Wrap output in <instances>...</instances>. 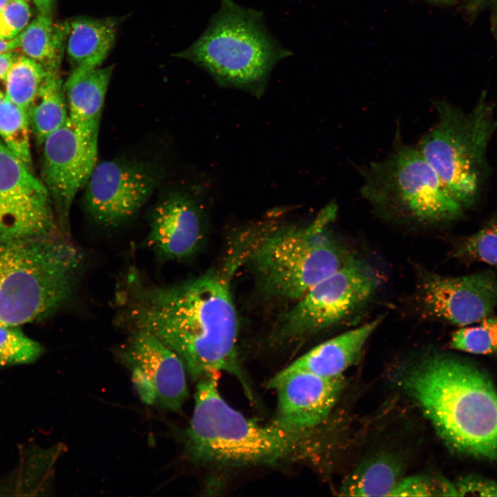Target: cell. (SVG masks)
Segmentation results:
<instances>
[{
    "instance_id": "cell-1",
    "label": "cell",
    "mask_w": 497,
    "mask_h": 497,
    "mask_svg": "<svg viewBox=\"0 0 497 497\" xmlns=\"http://www.w3.org/2000/svg\"><path fill=\"white\" fill-rule=\"evenodd\" d=\"M242 263V255L233 246L222 268L177 284H147L132 273L120 298V317L131 331H148L173 350L191 380L224 371L234 376L253 400L238 357L239 324L231 288Z\"/></svg>"
},
{
    "instance_id": "cell-2",
    "label": "cell",
    "mask_w": 497,
    "mask_h": 497,
    "mask_svg": "<svg viewBox=\"0 0 497 497\" xmlns=\"http://www.w3.org/2000/svg\"><path fill=\"white\" fill-rule=\"evenodd\" d=\"M218 374L197 381L193 415L185 431L188 458L219 468L302 463L317 453V429L294 431L261 424L231 407L218 389Z\"/></svg>"
},
{
    "instance_id": "cell-3",
    "label": "cell",
    "mask_w": 497,
    "mask_h": 497,
    "mask_svg": "<svg viewBox=\"0 0 497 497\" xmlns=\"http://www.w3.org/2000/svg\"><path fill=\"white\" fill-rule=\"evenodd\" d=\"M401 382L449 447L497 460V391L480 369L435 354L407 370Z\"/></svg>"
},
{
    "instance_id": "cell-4",
    "label": "cell",
    "mask_w": 497,
    "mask_h": 497,
    "mask_svg": "<svg viewBox=\"0 0 497 497\" xmlns=\"http://www.w3.org/2000/svg\"><path fill=\"white\" fill-rule=\"evenodd\" d=\"M85 257L66 236L0 235V327L40 320L65 304L82 276Z\"/></svg>"
},
{
    "instance_id": "cell-5",
    "label": "cell",
    "mask_w": 497,
    "mask_h": 497,
    "mask_svg": "<svg viewBox=\"0 0 497 497\" xmlns=\"http://www.w3.org/2000/svg\"><path fill=\"white\" fill-rule=\"evenodd\" d=\"M336 213V205L329 204L306 226L250 238L244 262L266 295L297 301L347 261L330 231Z\"/></svg>"
},
{
    "instance_id": "cell-6",
    "label": "cell",
    "mask_w": 497,
    "mask_h": 497,
    "mask_svg": "<svg viewBox=\"0 0 497 497\" xmlns=\"http://www.w3.org/2000/svg\"><path fill=\"white\" fill-rule=\"evenodd\" d=\"M291 55L268 30L261 11L220 0L204 32L175 56L202 68L222 84L255 89Z\"/></svg>"
},
{
    "instance_id": "cell-7",
    "label": "cell",
    "mask_w": 497,
    "mask_h": 497,
    "mask_svg": "<svg viewBox=\"0 0 497 497\" xmlns=\"http://www.w3.org/2000/svg\"><path fill=\"white\" fill-rule=\"evenodd\" d=\"M435 106L438 121L418 148L454 197L467 207L480 187L487 146L496 127L492 109L483 99L469 113L442 101Z\"/></svg>"
},
{
    "instance_id": "cell-8",
    "label": "cell",
    "mask_w": 497,
    "mask_h": 497,
    "mask_svg": "<svg viewBox=\"0 0 497 497\" xmlns=\"http://www.w3.org/2000/svg\"><path fill=\"white\" fill-rule=\"evenodd\" d=\"M361 173L362 196L382 211L426 222L454 220L462 213L463 207L418 147L398 143L386 158Z\"/></svg>"
},
{
    "instance_id": "cell-9",
    "label": "cell",
    "mask_w": 497,
    "mask_h": 497,
    "mask_svg": "<svg viewBox=\"0 0 497 497\" xmlns=\"http://www.w3.org/2000/svg\"><path fill=\"white\" fill-rule=\"evenodd\" d=\"M378 284L369 266L349 257L282 315L274 338L277 342H293L339 323L363 306Z\"/></svg>"
},
{
    "instance_id": "cell-10",
    "label": "cell",
    "mask_w": 497,
    "mask_h": 497,
    "mask_svg": "<svg viewBox=\"0 0 497 497\" xmlns=\"http://www.w3.org/2000/svg\"><path fill=\"white\" fill-rule=\"evenodd\" d=\"M55 209L46 186L0 142V235H57Z\"/></svg>"
},
{
    "instance_id": "cell-11",
    "label": "cell",
    "mask_w": 497,
    "mask_h": 497,
    "mask_svg": "<svg viewBox=\"0 0 497 497\" xmlns=\"http://www.w3.org/2000/svg\"><path fill=\"white\" fill-rule=\"evenodd\" d=\"M98 135L99 133L82 129L69 119L42 144L41 181L50 195L65 235L72 202L97 163Z\"/></svg>"
},
{
    "instance_id": "cell-12",
    "label": "cell",
    "mask_w": 497,
    "mask_h": 497,
    "mask_svg": "<svg viewBox=\"0 0 497 497\" xmlns=\"http://www.w3.org/2000/svg\"><path fill=\"white\" fill-rule=\"evenodd\" d=\"M131 331L119 355L131 371L139 397L146 404L179 411L188 394L183 362L152 333L142 330Z\"/></svg>"
},
{
    "instance_id": "cell-13",
    "label": "cell",
    "mask_w": 497,
    "mask_h": 497,
    "mask_svg": "<svg viewBox=\"0 0 497 497\" xmlns=\"http://www.w3.org/2000/svg\"><path fill=\"white\" fill-rule=\"evenodd\" d=\"M157 182L149 168L121 160L97 163L84 188L89 215L105 226H116L135 215Z\"/></svg>"
},
{
    "instance_id": "cell-14",
    "label": "cell",
    "mask_w": 497,
    "mask_h": 497,
    "mask_svg": "<svg viewBox=\"0 0 497 497\" xmlns=\"http://www.w3.org/2000/svg\"><path fill=\"white\" fill-rule=\"evenodd\" d=\"M277 391L272 422L294 431L318 429L336 404L344 387L342 376L327 378L306 371H279L267 382Z\"/></svg>"
},
{
    "instance_id": "cell-15",
    "label": "cell",
    "mask_w": 497,
    "mask_h": 497,
    "mask_svg": "<svg viewBox=\"0 0 497 497\" xmlns=\"http://www.w3.org/2000/svg\"><path fill=\"white\" fill-rule=\"evenodd\" d=\"M426 309L435 317L465 327L489 317L497 306V277L483 271L462 277L432 275L422 286Z\"/></svg>"
},
{
    "instance_id": "cell-16",
    "label": "cell",
    "mask_w": 497,
    "mask_h": 497,
    "mask_svg": "<svg viewBox=\"0 0 497 497\" xmlns=\"http://www.w3.org/2000/svg\"><path fill=\"white\" fill-rule=\"evenodd\" d=\"M204 235L202 216L188 195L175 193L155 208L148 243L165 259H181L193 254Z\"/></svg>"
},
{
    "instance_id": "cell-17",
    "label": "cell",
    "mask_w": 497,
    "mask_h": 497,
    "mask_svg": "<svg viewBox=\"0 0 497 497\" xmlns=\"http://www.w3.org/2000/svg\"><path fill=\"white\" fill-rule=\"evenodd\" d=\"M381 320L376 318L319 344L280 371H302L327 378L342 376L359 359Z\"/></svg>"
},
{
    "instance_id": "cell-18",
    "label": "cell",
    "mask_w": 497,
    "mask_h": 497,
    "mask_svg": "<svg viewBox=\"0 0 497 497\" xmlns=\"http://www.w3.org/2000/svg\"><path fill=\"white\" fill-rule=\"evenodd\" d=\"M113 66L73 68L64 84L70 120L90 132L99 133Z\"/></svg>"
},
{
    "instance_id": "cell-19",
    "label": "cell",
    "mask_w": 497,
    "mask_h": 497,
    "mask_svg": "<svg viewBox=\"0 0 497 497\" xmlns=\"http://www.w3.org/2000/svg\"><path fill=\"white\" fill-rule=\"evenodd\" d=\"M66 25L65 50L72 69L100 67L115 43L116 21L78 17Z\"/></svg>"
},
{
    "instance_id": "cell-20",
    "label": "cell",
    "mask_w": 497,
    "mask_h": 497,
    "mask_svg": "<svg viewBox=\"0 0 497 497\" xmlns=\"http://www.w3.org/2000/svg\"><path fill=\"white\" fill-rule=\"evenodd\" d=\"M23 55L48 72H59L65 51L66 25L55 23L51 14L40 13L18 35Z\"/></svg>"
},
{
    "instance_id": "cell-21",
    "label": "cell",
    "mask_w": 497,
    "mask_h": 497,
    "mask_svg": "<svg viewBox=\"0 0 497 497\" xmlns=\"http://www.w3.org/2000/svg\"><path fill=\"white\" fill-rule=\"evenodd\" d=\"M26 111L31 133L39 145L68 121V105L59 72H48Z\"/></svg>"
},
{
    "instance_id": "cell-22",
    "label": "cell",
    "mask_w": 497,
    "mask_h": 497,
    "mask_svg": "<svg viewBox=\"0 0 497 497\" xmlns=\"http://www.w3.org/2000/svg\"><path fill=\"white\" fill-rule=\"evenodd\" d=\"M402 464L393 456L380 454L360 465L347 477L340 492L349 496H391L400 480Z\"/></svg>"
},
{
    "instance_id": "cell-23",
    "label": "cell",
    "mask_w": 497,
    "mask_h": 497,
    "mask_svg": "<svg viewBox=\"0 0 497 497\" xmlns=\"http://www.w3.org/2000/svg\"><path fill=\"white\" fill-rule=\"evenodd\" d=\"M48 73L40 63L23 54H19L4 81L6 97L27 110Z\"/></svg>"
},
{
    "instance_id": "cell-24",
    "label": "cell",
    "mask_w": 497,
    "mask_h": 497,
    "mask_svg": "<svg viewBox=\"0 0 497 497\" xmlns=\"http://www.w3.org/2000/svg\"><path fill=\"white\" fill-rule=\"evenodd\" d=\"M30 133L26 110L5 95L0 99V137L3 143L32 170Z\"/></svg>"
},
{
    "instance_id": "cell-25",
    "label": "cell",
    "mask_w": 497,
    "mask_h": 497,
    "mask_svg": "<svg viewBox=\"0 0 497 497\" xmlns=\"http://www.w3.org/2000/svg\"><path fill=\"white\" fill-rule=\"evenodd\" d=\"M451 348L480 355H497V317H487L474 327L456 331L450 340Z\"/></svg>"
},
{
    "instance_id": "cell-26",
    "label": "cell",
    "mask_w": 497,
    "mask_h": 497,
    "mask_svg": "<svg viewBox=\"0 0 497 497\" xmlns=\"http://www.w3.org/2000/svg\"><path fill=\"white\" fill-rule=\"evenodd\" d=\"M43 347L19 327H0V367L29 363L42 353Z\"/></svg>"
},
{
    "instance_id": "cell-27",
    "label": "cell",
    "mask_w": 497,
    "mask_h": 497,
    "mask_svg": "<svg viewBox=\"0 0 497 497\" xmlns=\"http://www.w3.org/2000/svg\"><path fill=\"white\" fill-rule=\"evenodd\" d=\"M456 255L497 266V216L465 239L458 247Z\"/></svg>"
},
{
    "instance_id": "cell-28",
    "label": "cell",
    "mask_w": 497,
    "mask_h": 497,
    "mask_svg": "<svg viewBox=\"0 0 497 497\" xmlns=\"http://www.w3.org/2000/svg\"><path fill=\"white\" fill-rule=\"evenodd\" d=\"M434 495L458 496L456 486L447 482L436 485L424 476L402 478L394 488L391 496H430Z\"/></svg>"
},
{
    "instance_id": "cell-29",
    "label": "cell",
    "mask_w": 497,
    "mask_h": 497,
    "mask_svg": "<svg viewBox=\"0 0 497 497\" xmlns=\"http://www.w3.org/2000/svg\"><path fill=\"white\" fill-rule=\"evenodd\" d=\"M30 17L28 1L9 0L0 11V39L17 37L28 25Z\"/></svg>"
},
{
    "instance_id": "cell-30",
    "label": "cell",
    "mask_w": 497,
    "mask_h": 497,
    "mask_svg": "<svg viewBox=\"0 0 497 497\" xmlns=\"http://www.w3.org/2000/svg\"><path fill=\"white\" fill-rule=\"evenodd\" d=\"M456 487L458 496H497V483L480 478H465Z\"/></svg>"
},
{
    "instance_id": "cell-31",
    "label": "cell",
    "mask_w": 497,
    "mask_h": 497,
    "mask_svg": "<svg viewBox=\"0 0 497 497\" xmlns=\"http://www.w3.org/2000/svg\"><path fill=\"white\" fill-rule=\"evenodd\" d=\"M18 55L14 51L0 53V81H5L8 72Z\"/></svg>"
},
{
    "instance_id": "cell-32",
    "label": "cell",
    "mask_w": 497,
    "mask_h": 497,
    "mask_svg": "<svg viewBox=\"0 0 497 497\" xmlns=\"http://www.w3.org/2000/svg\"><path fill=\"white\" fill-rule=\"evenodd\" d=\"M19 47V40L18 36L10 40L0 39V53L17 50Z\"/></svg>"
},
{
    "instance_id": "cell-33",
    "label": "cell",
    "mask_w": 497,
    "mask_h": 497,
    "mask_svg": "<svg viewBox=\"0 0 497 497\" xmlns=\"http://www.w3.org/2000/svg\"><path fill=\"white\" fill-rule=\"evenodd\" d=\"M56 0H33L39 12L51 14Z\"/></svg>"
},
{
    "instance_id": "cell-34",
    "label": "cell",
    "mask_w": 497,
    "mask_h": 497,
    "mask_svg": "<svg viewBox=\"0 0 497 497\" xmlns=\"http://www.w3.org/2000/svg\"><path fill=\"white\" fill-rule=\"evenodd\" d=\"M9 0H0V11L4 8Z\"/></svg>"
},
{
    "instance_id": "cell-35",
    "label": "cell",
    "mask_w": 497,
    "mask_h": 497,
    "mask_svg": "<svg viewBox=\"0 0 497 497\" xmlns=\"http://www.w3.org/2000/svg\"><path fill=\"white\" fill-rule=\"evenodd\" d=\"M5 96V92L0 91V99Z\"/></svg>"
},
{
    "instance_id": "cell-36",
    "label": "cell",
    "mask_w": 497,
    "mask_h": 497,
    "mask_svg": "<svg viewBox=\"0 0 497 497\" xmlns=\"http://www.w3.org/2000/svg\"><path fill=\"white\" fill-rule=\"evenodd\" d=\"M485 1H486V0H473V2L474 3H481Z\"/></svg>"
},
{
    "instance_id": "cell-37",
    "label": "cell",
    "mask_w": 497,
    "mask_h": 497,
    "mask_svg": "<svg viewBox=\"0 0 497 497\" xmlns=\"http://www.w3.org/2000/svg\"><path fill=\"white\" fill-rule=\"evenodd\" d=\"M440 1H443V0H440Z\"/></svg>"
}]
</instances>
